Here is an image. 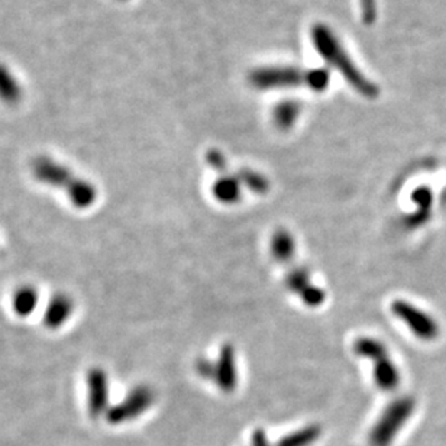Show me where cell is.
<instances>
[{
  "label": "cell",
  "mask_w": 446,
  "mask_h": 446,
  "mask_svg": "<svg viewBox=\"0 0 446 446\" xmlns=\"http://www.w3.org/2000/svg\"><path fill=\"white\" fill-rule=\"evenodd\" d=\"M32 176L44 186L64 191L76 209H88L97 201V190L93 183L77 176L67 166L53 158H35L32 163Z\"/></svg>",
  "instance_id": "obj_1"
},
{
  "label": "cell",
  "mask_w": 446,
  "mask_h": 446,
  "mask_svg": "<svg viewBox=\"0 0 446 446\" xmlns=\"http://www.w3.org/2000/svg\"><path fill=\"white\" fill-rule=\"evenodd\" d=\"M312 36H313V42L319 54L332 67L339 70L343 74V77L348 80L360 93L367 94L370 97L377 94V87L371 84L365 77L361 76V73L351 63V60L345 53V49L342 48V45L338 42V39L333 36L330 31H328L322 25H318L313 28Z\"/></svg>",
  "instance_id": "obj_2"
},
{
  "label": "cell",
  "mask_w": 446,
  "mask_h": 446,
  "mask_svg": "<svg viewBox=\"0 0 446 446\" xmlns=\"http://www.w3.org/2000/svg\"><path fill=\"white\" fill-rule=\"evenodd\" d=\"M415 400L403 397L391 403L370 433L371 446H390L394 437L413 415Z\"/></svg>",
  "instance_id": "obj_3"
},
{
  "label": "cell",
  "mask_w": 446,
  "mask_h": 446,
  "mask_svg": "<svg viewBox=\"0 0 446 446\" xmlns=\"http://www.w3.org/2000/svg\"><path fill=\"white\" fill-rule=\"evenodd\" d=\"M154 402V392L145 387L139 385L133 388L123 402L109 407L106 413V419L111 425H122L129 420L136 419L142 413H145Z\"/></svg>",
  "instance_id": "obj_4"
},
{
  "label": "cell",
  "mask_w": 446,
  "mask_h": 446,
  "mask_svg": "<svg viewBox=\"0 0 446 446\" xmlns=\"http://www.w3.org/2000/svg\"><path fill=\"white\" fill-rule=\"evenodd\" d=\"M87 409L91 417L97 419L109 410V378L103 368L93 367L88 370L87 377Z\"/></svg>",
  "instance_id": "obj_5"
},
{
  "label": "cell",
  "mask_w": 446,
  "mask_h": 446,
  "mask_svg": "<svg viewBox=\"0 0 446 446\" xmlns=\"http://www.w3.org/2000/svg\"><path fill=\"white\" fill-rule=\"evenodd\" d=\"M391 309H392V313L397 318H400L417 338L430 340L437 336L439 326L436 320L427 313H425L423 310L417 309L416 306L407 302L399 300L392 303Z\"/></svg>",
  "instance_id": "obj_6"
},
{
  "label": "cell",
  "mask_w": 446,
  "mask_h": 446,
  "mask_svg": "<svg viewBox=\"0 0 446 446\" xmlns=\"http://www.w3.org/2000/svg\"><path fill=\"white\" fill-rule=\"evenodd\" d=\"M312 71L300 73L293 69H265L253 74V83L258 88H277V87H294L297 84L310 86Z\"/></svg>",
  "instance_id": "obj_7"
},
{
  "label": "cell",
  "mask_w": 446,
  "mask_h": 446,
  "mask_svg": "<svg viewBox=\"0 0 446 446\" xmlns=\"http://www.w3.org/2000/svg\"><path fill=\"white\" fill-rule=\"evenodd\" d=\"M73 312H74V302L71 297L66 293H57L48 300L45 306L44 318H42L44 325L48 329L57 330L70 320Z\"/></svg>",
  "instance_id": "obj_8"
},
{
  "label": "cell",
  "mask_w": 446,
  "mask_h": 446,
  "mask_svg": "<svg viewBox=\"0 0 446 446\" xmlns=\"http://www.w3.org/2000/svg\"><path fill=\"white\" fill-rule=\"evenodd\" d=\"M38 302V291L32 285H21L14 291L11 305L15 315H18L19 318H28L36 310Z\"/></svg>",
  "instance_id": "obj_9"
},
{
  "label": "cell",
  "mask_w": 446,
  "mask_h": 446,
  "mask_svg": "<svg viewBox=\"0 0 446 446\" xmlns=\"http://www.w3.org/2000/svg\"><path fill=\"white\" fill-rule=\"evenodd\" d=\"M21 97L22 90L18 80L5 66L0 64V101L8 105H15L21 101Z\"/></svg>",
  "instance_id": "obj_10"
},
{
  "label": "cell",
  "mask_w": 446,
  "mask_h": 446,
  "mask_svg": "<svg viewBox=\"0 0 446 446\" xmlns=\"http://www.w3.org/2000/svg\"><path fill=\"white\" fill-rule=\"evenodd\" d=\"M216 381L225 391H232L235 388L236 375H235V364H233V354L230 348H223L222 357L218 365V375Z\"/></svg>",
  "instance_id": "obj_11"
},
{
  "label": "cell",
  "mask_w": 446,
  "mask_h": 446,
  "mask_svg": "<svg viewBox=\"0 0 446 446\" xmlns=\"http://www.w3.org/2000/svg\"><path fill=\"white\" fill-rule=\"evenodd\" d=\"M375 381L382 390H394L400 382V375L399 371L395 370L392 363L388 360V357H384L377 361V368H375Z\"/></svg>",
  "instance_id": "obj_12"
},
{
  "label": "cell",
  "mask_w": 446,
  "mask_h": 446,
  "mask_svg": "<svg viewBox=\"0 0 446 446\" xmlns=\"http://www.w3.org/2000/svg\"><path fill=\"white\" fill-rule=\"evenodd\" d=\"M319 435L320 429L318 426H309L285 436L277 443V446H310L319 437Z\"/></svg>",
  "instance_id": "obj_13"
},
{
  "label": "cell",
  "mask_w": 446,
  "mask_h": 446,
  "mask_svg": "<svg viewBox=\"0 0 446 446\" xmlns=\"http://www.w3.org/2000/svg\"><path fill=\"white\" fill-rule=\"evenodd\" d=\"M413 201L416 202V205L419 206V212L417 216L415 219H412L410 222L413 223H423L425 219L429 216V209L432 206V191L429 187H419L415 193H413Z\"/></svg>",
  "instance_id": "obj_14"
},
{
  "label": "cell",
  "mask_w": 446,
  "mask_h": 446,
  "mask_svg": "<svg viewBox=\"0 0 446 446\" xmlns=\"http://www.w3.org/2000/svg\"><path fill=\"white\" fill-rule=\"evenodd\" d=\"M355 350H357V354L364 355L367 358H372L375 361L387 357L382 343H380L378 340H372V339H361L355 345Z\"/></svg>",
  "instance_id": "obj_15"
},
{
  "label": "cell",
  "mask_w": 446,
  "mask_h": 446,
  "mask_svg": "<svg viewBox=\"0 0 446 446\" xmlns=\"http://www.w3.org/2000/svg\"><path fill=\"white\" fill-rule=\"evenodd\" d=\"M215 194L218 199L230 203L232 201L238 199L239 196V190H238V183H235L233 180H221L216 186H215Z\"/></svg>",
  "instance_id": "obj_16"
},
{
  "label": "cell",
  "mask_w": 446,
  "mask_h": 446,
  "mask_svg": "<svg viewBox=\"0 0 446 446\" xmlns=\"http://www.w3.org/2000/svg\"><path fill=\"white\" fill-rule=\"evenodd\" d=\"M274 254L278 258H288L293 254V239L287 232H278L273 242Z\"/></svg>",
  "instance_id": "obj_17"
},
{
  "label": "cell",
  "mask_w": 446,
  "mask_h": 446,
  "mask_svg": "<svg viewBox=\"0 0 446 446\" xmlns=\"http://www.w3.org/2000/svg\"><path fill=\"white\" fill-rule=\"evenodd\" d=\"M295 113H297V109L293 105H283L275 112V119L280 123V126L285 128V126H290L293 123Z\"/></svg>",
  "instance_id": "obj_18"
},
{
  "label": "cell",
  "mask_w": 446,
  "mask_h": 446,
  "mask_svg": "<svg viewBox=\"0 0 446 446\" xmlns=\"http://www.w3.org/2000/svg\"><path fill=\"white\" fill-rule=\"evenodd\" d=\"M253 446H271L263 430H257L253 437Z\"/></svg>",
  "instance_id": "obj_19"
}]
</instances>
